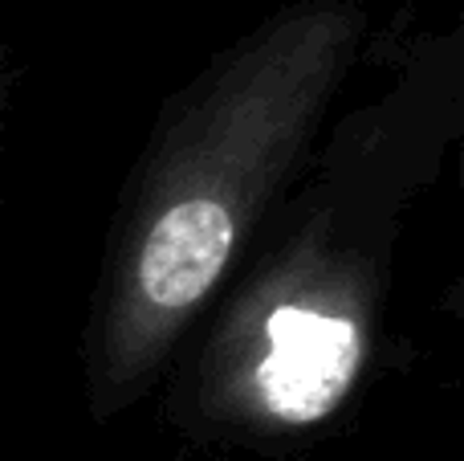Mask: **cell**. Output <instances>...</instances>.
Returning <instances> with one entry per match:
<instances>
[{"label":"cell","instance_id":"obj_2","mask_svg":"<svg viewBox=\"0 0 464 461\" xmlns=\"http://www.w3.org/2000/svg\"><path fill=\"white\" fill-rule=\"evenodd\" d=\"M371 37L367 0H285L163 98L90 286L94 425L163 388L245 245L294 188Z\"/></svg>","mask_w":464,"mask_h":461},{"label":"cell","instance_id":"obj_1","mask_svg":"<svg viewBox=\"0 0 464 461\" xmlns=\"http://www.w3.org/2000/svg\"><path fill=\"white\" fill-rule=\"evenodd\" d=\"M464 135V37H420L395 78L326 123L163 380L200 449L294 454L338 429L383 351L400 245Z\"/></svg>","mask_w":464,"mask_h":461},{"label":"cell","instance_id":"obj_3","mask_svg":"<svg viewBox=\"0 0 464 461\" xmlns=\"http://www.w3.org/2000/svg\"><path fill=\"white\" fill-rule=\"evenodd\" d=\"M8 111H13V74H8V57H5V49H0V152H5Z\"/></svg>","mask_w":464,"mask_h":461}]
</instances>
